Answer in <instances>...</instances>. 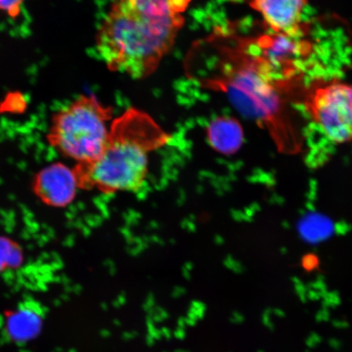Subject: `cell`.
Segmentation results:
<instances>
[{"label":"cell","instance_id":"cell-6","mask_svg":"<svg viewBox=\"0 0 352 352\" xmlns=\"http://www.w3.org/2000/svg\"><path fill=\"white\" fill-rule=\"evenodd\" d=\"M79 186L76 170L55 164L46 167L35 178L34 190L47 205L63 208L76 197Z\"/></svg>","mask_w":352,"mask_h":352},{"label":"cell","instance_id":"cell-3","mask_svg":"<svg viewBox=\"0 0 352 352\" xmlns=\"http://www.w3.org/2000/svg\"><path fill=\"white\" fill-rule=\"evenodd\" d=\"M112 109L104 107L94 96H82L52 118L47 139L65 156L89 164L107 148V122Z\"/></svg>","mask_w":352,"mask_h":352},{"label":"cell","instance_id":"cell-5","mask_svg":"<svg viewBox=\"0 0 352 352\" xmlns=\"http://www.w3.org/2000/svg\"><path fill=\"white\" fill-rule=\"evenodd\" d=\"M250 6L261 13L274 33L294 38L303 34L302 13L307 0H250Z\"/></svg>","mask_w":352,"mask_h":352},{"label":"cell","instance_id":"cell-4","mask_svg":"<svg viewBox=\"0 0 352 352\" xmlns=\"http://www.w3.org/2000/svg\"><path fill=\"white\" fill-rule=\"evenodd\" d=\"M307 104L314 121L329 142H352V83L333 81L316 87Z\"/></svg>","mask_w":352,"mask_h":352},{"label":"cell","instance_id":"cell-1","mask_svg":"<svg viewBox=\"0 0 352 352\" xmlns=\"http://www.w3.org/2000/svg\"><path fill=\"white\" fill-rule=\"evenodd\" d=\"M191 0H116L96 37L111 72L133 78L152 74L173 47Z\"/></svg>","mask_w":352,"mask_h":352},{"label":"cell","instance_id":"cell-7","mask_svg":"<svg viewBox=\"0 0 352 352\" xmlns=\"http://www.w3.org/2000/svg\"><path fill=\"white\" fill-rule=\"evenodd\" d=\"M43 312L34 302L22 303L7 314L6 329L8 338L17 342L36 338L43 327Z\"/></svg>","mask_w":352,"mask_h":352},{"label":"cell","instance_id":"cell-10","mask_svg":"<svg viewBox=\"0 0 352 352\" xmlns=\"http://www.w3.org/2000/svg\"><path fill=\"white\" fill-rule=\"evenodd\" d=\"M24 2L25 0H0V12L6 13L11 19H16Z\"/></svg>","mask_w":352,"mask_h":352},{"label":"cell","instance_id":"cell-8","mask_svg":"<svg viewBox=\"0 0 352 352\" xmlns=\"http://www.w3.org/2000/svg\"><path fill=\"white\" fill-rule=\"evenodd\" d=\"M208 138L215 151L232 154L239 151L243 143V130L236 118L219 117L210 123Z\"/></svg>","mask_w":352,"mask_h":352},{"label":"cell","instance_id":"cell-9","mask_svg":"<svg viewBox=\"0 0 352 352\" xmlns=\"http://www.w3.org/2000/svg\"><path fill=\"white\" fill-rule=\"evenodd\" d=\"M21 261V253L12 241L0 239V271L6 267H14Z\"/></svg>","mask_w":352,"mask_h":352},{"label":"cell","instance_id":"cell-2","mask_svg":"<svg viewBox=\"0 0 352 352\" xmlns=\"http://www.w3.org/2000/svg\"><path fill=\"white\" fill-rule=\"evenodd\" d=\"M168 139L148 114L126 110L113 122L102 154L91 164L78 165L79 186L107 193L138 190L148 174V153Z\"/></svg>","mask_w":352,"mask_h":352}]
</instances>
